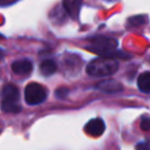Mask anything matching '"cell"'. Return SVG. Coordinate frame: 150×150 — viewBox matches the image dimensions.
<instances>
[{"label": "cell", "mask_w": 150, "mask_h": 150, "mask_svg": "<svg viewBox=\"0 0 150 150\" xmlns=\"http://www.w3.org/2000/svg\"><path fill=\"white\" fill-rule=\"evenodd\" d=\"M105 129V125H104V122L101 120V118H94V120H90L86 125H84V131L90 135V136H94V137H97V136H101L103 134Z\"/></svg>", "instance_id": "5b68a950"}, {"label": "cell", "mask_w": 150, "mask_h": 150, "mask_svg": "<svg viewBox=\"0 0 150 150\" xmlns=\"http://www.w3.org/2000/svg\"><path fill=\"white\" fill-rule=\"evenodd\" d=\"M2 56H4V52H2L1 49H0V60L2 59Z\"/></svg>", "instance_id": "e0dca14e"}, {"label": "cell", "mask_w": 150, "mask_h": 150, "mask_svg": "<svg viewBox=\"0 0 150 150\" xmlns=\"http://www.w3.org/2000/svg\"><path fill=\"white\" fill-rule=\"evenodd\" d=\"M137 148L138 149H150V145L146 143H141V144H137Z\"/></svg>", "instance_id": "2e32d148"}, {"label": "cell", "mask_w": 150, "mask_h": 150, "mask_svg": "<svg viewBox=\"0 0 150 150\" xmlns=\"http://www.w3.org/2000/svg\"><path fill=\"white\" fill-rule=\"evenodd\" d=\"M47 97V90L45 87L36 82H30L25 88V100L28 104H39L42 103Z\"/></svg>", "instance_id": "3957f363"}, {"label": "cell", "mask_w": 150, "mask_h": 150, "mask_svg": "<svg viewBox=\"0 0 150 150\" xmlns=\"http://www.w3.org/2000/svg\"><path fill=\"white\" fill-rule=\"evenodd\" d=\"M117 40L111 38H95L90 41L88 49L93 53H96L101 56H109L116 54L117 49Z\"/></svg>", "instance_id": "7a4b0ae2"}, {"label": "cell", "mask_w": 150, "mask_h": 150, "mask_svg": "<svg viewBox=\"0 0 150 150\" xmlns=\"http://www.w3.org/2000/svg\"><path fill=\"white\" fill-rule=\"evenodd\" d=\"M2 38H4V36H2V35H1V34H0V40H1V39H2Z\"/></svg>", "instance_id": "ac0fdd59"}, {"label": "cell", "mask_w": 150, "mask_h": 150, "mask_svg": "<svg viewBox=\"0 0 150 150\" xmlns=\"http://www.w3.org/2000/svg\"><path fill=\"white\" fill-rule=\"evenodd\" d=\"M137 86L139 90L150 94V71L142 73L137 79Z\"/></svg>", "instance_id": "9c48e42d"}, {"label": "cell", "mask_w": 150, "mask_h": 150, "mask_svg": "<svg viewBox=\"0 0 150 150\" xmlns=\"http://www.w3.org/2000/svg\"><path fill=\"white\" fill-rule=\"evenodd\" d=\"M146 22V16L144 15H136V16H131L128 20V26L129 27H135V26H141L143 23Z\"/></svg>", "instance_id": "7c38bea8"}, {"label": "cell", "mask_w": 150, "mask_h": 150, "mask_svg": "<svg viewBox=\"0 0 150 150\" xmlns=\"http://www.w3.org/2000/svg\"><path fill=\"white\" fill-rule=\"evenodd\" d=\"M18 0H0V6L4 7V6H9V5H13L15 4Z\"/></svg>", "instance_id": "9a60e30c"}, {"label": "cell", "mask_w": 150, "mask_h": 150, "mask_svg": "<svg viewBox=\"0 0 150 150\" xmlns=\"http://www.w3.org/2000/svg\"><path fill=\"white\" fill-rule=\"evenodd\" d=\"M40 71L43 75L49 76V75H52L56 71V63L52 60H45L40 64Z\"/></svg>", "instance_id": "30bf717a"}, {"label": "cell", "mask_w": 150, "mask_h": 150, "mask_svg": "<svg viewBox=\"0 0 150 150\" xmlns=\"http://www.w3.org/2000/svg\"><path fill=\"white\" fill-rule=\"evenodd\" d=\"M33 69V64L29 60H18L15 62L12 63V70L15 74H21V75H26L29 74Z\"/></svg>", "instance_id": "52a82bcc"}, {"label": "cell", "mask_w": 150, "mask_h": 150, "mask_svg": "<svg viewBox=\"0 0 150 150\" xmlns=\"http://www.w3.org/2000/svg\"><path fill=\"white\" fill-rule=\"evenodd\" d=\"M1 110L5 112L18 114L21 111V107L19 103L15 102H1Z\"/></svg>", "instance_id": "8fae6325"}, {"label": "cell", "mask_w": 150, "mask_h": 150, "mask_svg": "<svg viewBox=\"0 0 150 150\" xmlns=\"http://www.w3.org/2000/svg\"><path fill=\"white\" fill-rule=\"evenodd\" d=\"M82 5V0H63V8L67 14L73 19H76L80 13V8Z\"/></svg>", "instance_id": "ba28073f"}, {"label": "cell", "mask_w": 150, "mask_h": 150, "mask_svg": "<svg viewBox=\"0 0 150 150\" xmlns=\"http://www.w3.org/2000/svg\"><path fill=\"white\" fill-rule=\"evenodd\" d=\"M67 94H68V89H66V88H59V89L55 91V95H56V97H59V98H64V97L67 96Z\"/></svg>", "instance_id": "5bb4252c"}, {"label": "cell", "mask_w": 150, "mask_h": 150, "mask_svg": "<svg viewBox=\"0 0 150 150\" xmlns=\"http://www.w3.org/2000/svg\"><path fill=\"white\" fill-rule=\"evenodd\" d=\"M0 97H1V102H15V103H18L19 98H20V91H19L16 86L7 84L2 88Z\"/></svg>", "instance_id": "277c9868"}, {"label": "cell", "mask_w": 150, "mask_h": 150, "mask_svg": "<svg viewBox=\"0 0 150 150\" xmlns=\"http://www.w3.org/2000/svg\"><path fill=\"white\" fill-rule=\"evenodd\" d=\"M118 69V63L116 60L109 56L97 57L89 62L87 66V73L90 76L103 77L108 75H112Z\"/></svg>", "instance_id": "6da1fadb"}, {"label": "cell", "mask_w": 150, "mask_h": 150, "mask_svg": "<svg viewBox=\"0 0 150 150\" xmlns=\"http://www.w3.org/2000/svg\"><path fill=\"white\" fill-rule=\"evenodd\" d=\"M97 89L104 91V93H108V94H114V93H117V91H121L123 89L122 84L115 80H107V81H102L100 83H97L96 86Z\"/></svg>", "instance_id": "8992f818"}, {"label": "cell", "mask_w": 150, "mask_h": 150, "mask_svg": "<svg viewBox=\"0 0 150 150\" xmlns=\"http://www.w3.org/2000/svg\"><path fill=\"white\" fill-rule=\"evenodd\" d=\"M141 128L144 131H150V117L149 116H145V117L142 118V121H141Z\"/></svg>", "instance_id": "4fadbf2b"}]
</instances>
